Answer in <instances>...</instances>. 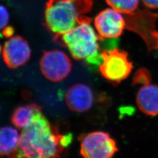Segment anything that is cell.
Instances as JSON below:
<instances>
[{
  "mask_svg": "<svg viewBox=\"0 0 158 158\" xmlns=\"http://www.w3.org/2000/svg\"><path fill=\"white\" fill-rule=\"evenodd\" d=\"M20 136L18 131L10 126L1 128L0 154L2 157H8L15 152L19 143Z\"/></svg>",
  "mask_w": 158,
  "mask_h": 158,
  "instance_id": "7c38bea8",
  "label": "cell"
},
{
  "mask_svg": "<svg viewBox=\"0 0 158 158\" xmlns=\"http://www.w3.org/2000/svg\"><path fill=\"white\" fill-rule=\"evenodd\" d=\"M124 16L126 28L138 34L144 41L149 52H158V30L156 25L158 14L148 10H137Z\"/></svg>",
  "mask_w": 158,
  "mask_h": 158,
  "instance_id": "277c9868",
  "label": "cell"
},
{
  "mask_svg": "<svg viewBox=\"0 0 158 158\" xmlns=\"http://www.w3.org/2000/svg\"><path fill=\"white\" fill-rule=\"evenodd\" d=\"M93 4V0H48L45 10L46 28L57 36L91 23L90 18L85 14L90 11Z\"/></svg>",
  "mask_w": 158,
  "mask_h": 158,
  "instance_id": "7a4b0ae2",
  "label": "cell"
},
{
  "mask_svg": "<svg viewBox=\"0 0 158 158\" xmlns=\"http://www.w3.org/2000/svg\"><path fill=\"white\" fill-rule=\"evenodd\" d=\"M72 139V134H60L41 111L23 129L17 150L7 158H62V153Z\"/></svg>",
  "mask_w": 158,
  "mask_h": 158,
  "instance_id": "6da1fadb",
  "label": "cell"
},
{
  "mask_svg": "<svg viewBox=\"0 0 158 158\" xmlns=\"http://www.w3.org/2000/svg\"><path fill=\"white\" fill-rule=\"evenodd\" d=\"M114 9L107 8L100 12L95 18L94 25L98 35L103 38L116 39L125 28L124 16Z\"/></svg>",
  "mask_w": 158,
  "mask_h": 158,
  "instance_id": "ba28073f",
  "label": "cell"
},
{
  "mask_svg": "<svg viewBox=\"0 0 158 158\" xmlns=\"http://www.w3.org/2000/svg\"><path fill=\"white\" fill-rule=\"evenodd\" d=\"M151 81L152 76L149 70L147 68H139L133 76L132 85H141V86H143L151 84Z\"/></svg>",
  "mask_w": 158,
  "mask_h": 158,
  "instance_id": "9a60e30c",
  "label": "cell"
},
{
  "mask_svg": "<svg viewBox=\"0 0 158 158\" xmlns=\"http://www.w3.org/2000/svg\"><path fill=\"white\" fill-rule=\"evenodd\" d=\"M140 0H106L108 5L124 15L136 11Z\"/></svg>",
  "mask_w": 158,
  "mask_h": 158,
  "instance_id": "5bb4252c",
  "label": "cell"
},
{
  "mask_svg": "<svg viewBox=\"0 0 158 158\" xmlns=\"http://www.w3.org/2000/svg\"><path fill=\"white\" fill-rule=\"evenodd\" d=\"M102 61L99 66L102 77L113 85H118L127 79L134 66L128 53L119 49H104L101 52Z\"/></svg>",
  "mask_w": 158,
  "mask_h": 158,
  "instance_id": "5b68a950",
  "label": "cell"
},
{
  "mask_svg": "<svg viewBox=\"0 0 158 158\" xmlns=\"http://www.w3.org/2000/svg\"><path fill=\"white\" fill-rule=\"evenodd\" d=\"M9 22V13L4 6H1V29L2 30Z\"/></svg>",
  "mask_w": 158,
  "mask_h": 158,
  "instance_id": "2e32d148",
  "label": "cell"
},
{
  "mask_svg": "<svg viewBox=\"0 0 158 158\" xmlns=\"http://www.w3.org/2000/svg\"><path fill=\"white\" fill-rule=\"evenodd\" d=\"M137 107L142 113L148 116L158 115V85L141 86L136 95Z\"/></svg>",
  "mask_w": 158,
  "mask_h": 158,
  "instance_id": "8fae6325",
  "label": "cell"
},
{
  "mask_svg": "<svg viewBox=\"0 0 158 158\" xmlns=\"http://www.w3.org/2000/svg\"><path fill=\"white\" fill-rule=\"evenodd\" d=\"M41 111L42 107L35 103L21 106L13 111L11 121L17 128L23 130L31 123L35 114Z\"/></svg>",
  "mask_w": 158,
  "mask_h": 158,
  "instance_id": "4fadbf2b",
  "label": "cell"
},
{
  "mask_svg": "<svg viewBox=\"0 0 158 158\" xmlns=\"http://www.w3.org/2000/svg\"><path fill=\"white\" fill-rule=\"evenodd\" d=\"M90 23H84L65 34L54 36L53 40L67 48L74 59L97 67L102 61L99 41L103 38L96 34Z\"/></svg>",
  "mask_w": 158,
  "mask_h": 158,
  "instance_id": "3957f363",
  "label": "cell"
},
{
  "mask_svg": "<svg viewBox=\"0 0 158 158\" xmlns=\"http://www.w3.org/2000/svg\"><path fill=\"white\" fill-rule=\"evenodd\" d=\"M40 65L42 74L52 82L62 81L72 70L69 57L64 52L58 50L44 52Z\"/></svg>",
  "mask_w": 158,
  "mask_h": 158,
  "instance_id": "52a82bcc",
  "label": "cell"
},
{
  "mask_svg": "<svg viewBox=\"0 0 158 158\" xmlns=\"http://www.w3.org/2000/svg\"><path fill=\"white\" fill-rule=\"evenodd\" d=\"M69 108L76 113H85L93 106L94 96L90 87L77 83L70 87L65 96Z\"/></svg>",
  "mask_w": 158,
  "mask_h": 158,
  "instance_id": "30bf717a",
  "label": "cell"
},
{
  "mask_svg": "<svg viewBox=\"0 0 158 158\" xmlns=\"http://www.w3.org/2000/svg\"><path fill=\"white\" fill-rule=\"evenodd\" d=\"M2 33L6 38H11L14 34V29L11 26H6L2 30Z\"/></svg>",
  "mask_w": 158,
  "mask_h": 158,
  "instance_id": "ac0fdd59",
  "label": "cell"
},
{
  "mask_svg": "<svg viewBox=\"0 0 158 158\" xmlns=\"http://www.w3.org/2000/svg\"><path fill=\"white\" fill-rule=\"evenodd\" d=\"M80 141V154L83 158H113L118 151L116 142L104 131L90 132Z\"/></svg>",
  "mask_w": 158,
  "mask_h": 158,
  "instance_id": "8992f818",
  "label": "cell"
},
{
  "mask_svg": "<svg viewBox=\"0 0 158 158\" xmlns=\"http://www.w3.org/2000/svg\"><path fill=\"white\" fill-rule=\"evenodd\" d=\"M143 5L149 9H158V0H142Z\"/></svg>",
  "mask_w": 158,
  "mask_h": 158,
  "instance_id": "e0dca14e",
  "label": "cell"
},
{
  "mask_svg": "<svg viewBox=\"0 0 158 158\" xmlns=\"http://www.w3.org/2000/svg\"></svg>",
  "mask_w": 158,
  "mask_h": 158,
  "instance_id": "d6986e66",
  "label": "cell"
},
{
  "mask_svg": "<svg viewBox=\"0 0 158 158\" xmlns=\"http://www.w3.org/2000/svg\"><path fill=\"white\" fill-rule=\"evenodd\" d=\"M2 55L8 68L17 69L28 62L31 49L26 40L19 36H14L4 43Z\"/></svg>",
  "mask_w": 158,
  "mask_h": 158,
  "instance_id": "9c48e42d",
  "label": "cell"
}]
</instances>
